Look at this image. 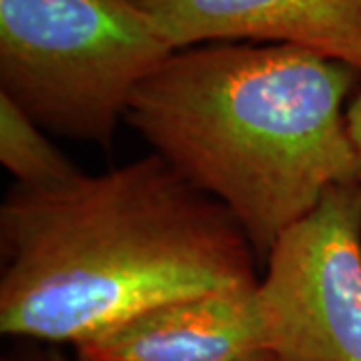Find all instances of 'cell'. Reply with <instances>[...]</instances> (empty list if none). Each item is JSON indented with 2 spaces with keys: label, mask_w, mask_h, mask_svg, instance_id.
<instances>
[{
  "label": "cell",
  "mask_w": 361,
  "mask_h": 361,
  "mask_svg": "<svg viewBox=\"0 0 361 361\" xmlns=\"http://www.w3.org/2000/svg\"><path fill=\"white\" fill-rule=\"evenodd\" d=\"M0 163L30 189L56 187L75 179L78 171L47 137V130L0 94Z\"/></svg>",
  "instance_id": "obj_7"
},
{
  "label": "cell",
  "mask_w": 361,
  "mask_h": 361,
  "mask_svg": "<svg viewBox=\"0 0 361 361\" xmlns=\"http://www.w3.org/2000/svg\"><path fill=\"white\" fill-rule=\"evenodd\" d=\"M18 361H75L66 360L65 355H61L59 351H35V353H28L25 357H20Z\"/></svg>",
  "instance_id": "obj_9"
},
{
  "label": "cell",
  "mask_w": 361,
  "mask_h": 361,
  "mask_svg": "<svg viewBox=\"0 0 361 361\" xmlns=\"http://www.w3.org/2000/svg\"><path fill=\"white\" fill-rule=\"evenodd\" d=\"M0 331L78 345L183 297L259 283L257 251L213 197L161 157L0 207Z\"/></svg>",
  "instance_id": "obj_1"
},
{
  "label": "cell",
  "mask_w": 361,
  "mask_h": 361,
  "mask_svg": "<svg viewBox=\"0 0 361 361\" xmlns=\"http://www.w3.org/2000/svg\"><path fill=\"white\" fill-rule=\"evenodd\" d=\"M173 52L133 0H0V94L52 135L106 145Z\"/></svg>",
  "instance_id": "obj_3"
},
{
  "label": "cell",
  "mask_w": 361,
  "mask_h": 361,
  "mask_svg": "<svg viewBox=\"0 0 361 361\" xmlns=\"http://www.w3.org/2000/svg\"><path fill=\"white\" fill-rule=\"evenodd\" d=\"M255 361H281L279 357H275V355H271V353H267V355H263V357H259V360Z\"/></svg>",
  "instance_id": "obj_10"
},
{
  "label": "cell",
  "mask_w": 361,
  "mask_h": 361,
  "mask_svg": "<svg viewBox=\"0 0 361 361\" xmlns=\"http://www.w3.org/2000/svg\"><path fill=\"white\" fill-rule=\"evenodd\" d=\"M257 285L161 303L75 345V361H255L269 353Z\"/></svg>",
  "instance_id": "obj_6"
},
{
  "label": "cell",
  "mask_w": 361,
  "mask_h": 361,
  "mask_svg": "<svg viewBox=\"0 0 361 361\" xmlns=\"http://www.w3.org/2000/svg\"><path fill=\"white\" fill-rule=\"evenodd\" d=\"M265 259L257 303L271 355L361 361V180L331 187Z\"/></svg>",
  "instance_id": "obj_4"
},
{
  "label": "cell",
  "mask_w": 361,
  "mask_h": 361,
  "mask_svg": "<svg viewBox=\"0 0 361 361\" xmlns=\"http://www.w3.org/2000/svg\"><path fill=\"white\" fill-rule=\"evenodd\" d=\"M348 129L351 141L361 155V89L355 94V99L348 104Z\"/></svg>",
  "instance_id": "obj_8"
},
{
  "label": "cell",
  "mask_w": 361,
  "mask_h": 361,
  "mask_svg": "<svg viewBox=\"0 0 361 361\" xmlns=\"http://www.w3.org/2000/svg\"><path fill=\"white\" fill-rule=\"evenodd\" d=\"M360 75L287 44H199L145 78L125 118L267 257L331 187L361 180L345 106Z\"/></svg>",
  "instance_id": "obj_2"
},
{
  "label": "cell",
  "mask_w": 361,
  "mask_h": 361,
  "mask_svg": "<svg viewBox=\"0 0 361 361\" xmlns=\"http://www.w3.org/2000/svg\"><path fill=\"white\" fill-rule=\"evenodd\" d=\"M175 51L207 42L287 44L361 73V0H133Z\"/></svg>",
  "instance_id": "obj_5"
}]
</instances>
